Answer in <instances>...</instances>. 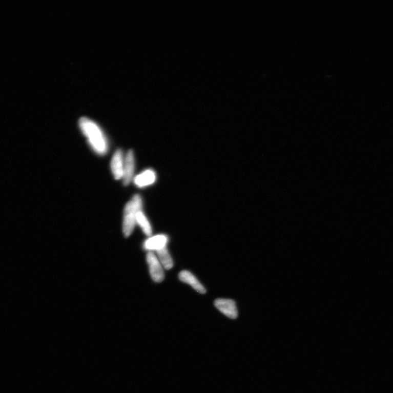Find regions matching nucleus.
<instances>
[{"label":"nucleus","mask_w":393,"mask_h":393,"mask_svg":"<svg viewBox=\"0 0 393 393\" xmlns=\"http://www.w3.org/2000/svg\"><path fill=\"white\" fill-rule=\"evenodd\" d=\"M156 180V174L152 170H147L141 172L134 178V183L139 188H145L151 185Z\"/></svg>","instance_id":"nucleus-9"},{"label":"nucleus","mask_w":393,"mask_h":393,"mask_svg":"<svg viewBox=\"0 0 393 393\" xmlns=\"http://www.w3.org/2000/svg\"><path fill=\"white\" fill-rule=\"evenodd\" d=\"M179 278L180 281L189 284L195 291L200 294H205L206 289L202 285L195 276L188 271H182L179 274Z\"/></svg>","instance_id":"nucleus-8"},{"label":"nucleus","mask_w":393,"mask_h":393,"mask_svg":"<svg viewBox=\"0 0 393 393\" xmlns=\"http://www.w3.org/2000/svg\"><path fill=\"white\" fill-rule=\"evenodd\" d=\"M169 238L164 235H158L148 238L144 242V247L147 250L157 251L167 247Z\"/></svg>","instance_id":"nucleus-7"},{"label":"nucleus","mask_w":393,"mask_h":393,"mask_svg":"<svg viewBox=\"0 0 393 393\" xmlns=\"http://www.w3.org/2000/svg\"><path fill=\"white\" fill-rule=\"evenodd\" d=\"M135 170V156L132 150H129L124 159L123 183V185H129L133 179Z\"/></svg>","instance_id":"nucleus-5"},{"label":"nucleus","mask_w":393,"mask_h":393,"mask_svg":"<svg viewBox=\"0 0 393 393\" xmlns=\"http://www.w3.org/2000/svg\"><path fill=\"white\" fill-rule=\"evenodd\" d=\"M157 258L160 261L163 268L166 270H170L172 268L174 263L173 259L167 250V247L157 251Z\"/></svg>","instance_id":"nucleus-10"},{"label":"nucleus","mask_w":393,"mask_h":393,"mask_svg":"<svg viewBox=\"0 0 393 393\" xmlns=\"http://www.w3.org/2000/svg\"><path fill=\"white\" fill-rule=\"evenodd\" d=\"M142 205L143 202L139 195L134 196L125 205L123 220V233L125 237H129L135 229L137 215L141 211Z\"/></svg>","instance_id":"nucleus-2"},{"label":"nucleus","mask_w":393,"mask_h":393,"mask_svg":"<svg viewBox=\"0 0 393 393\" xmlns=\"http://www.w3.org/2000/svg\"><path fill=\"white\" fill-rule=\"evenodd\" d=\"M147 261L153 281L161 282L164 279V273L163 267L157 257L153 253L149 252L147 255Z\"/></svg>","instance_id":"nucleus-3"},{"label":"nucleus","mask_w":393,"mask_h":393,"mask_svg":"<svg viewBox=\"0 0 393 393\" xmlns=\"http://www.w3.org/2000/svg\"><path fill=\"white\" fill-rule=\"evenodd\" d=\"M215 307L223 314L231 319L238 317V310L235 301L229 299H218L215 300Z\"/></svg>","instance_id":"nucleus-4"},{"label":"nucleus","mask_w":393,"mask_h":393,"mask_svg":"<svg viewBox=\"0 0 393 393\" xmlns=\"http://www.w3.org/2000/svg\"><path fill=\"white\" fill-rule=\"evenodd\" d=\"M124 159L121 149L115 152L111 161V167L115 179L120 180L123 177Z\"/></svg>","instance_id":"nucleus-6"},{"label":"nucleus","mask_w":393,"mask_h":393,"mask_svg":"<svg viewBox=\"0 0 393 393\" xmlns=\"http://www.w3.org/2000/svg\"><path fill=\"white\" fill-rule=\"evenodd\" d=\"M79 126L94 152L99 155H105L108 152V142L98 125L88 118H81L79 121Z\"/></svg>","instance_id":"nucleus-1"},{"label":"nucleus","mask_w":393,"mask_h":393,"mask_svg":"<svg viewBox=\"0 0 393 393\" xmlns=\"http://www.w3.org/2000/svg\"><path fill=\"white\" fill-rule=\"evenodd\" d=\"M137 223L147 236L152 235V228L146 216L142 211L138 213L136 217Z\"/></svg>","instance_id":"nucleus-11"}]
</instances>
